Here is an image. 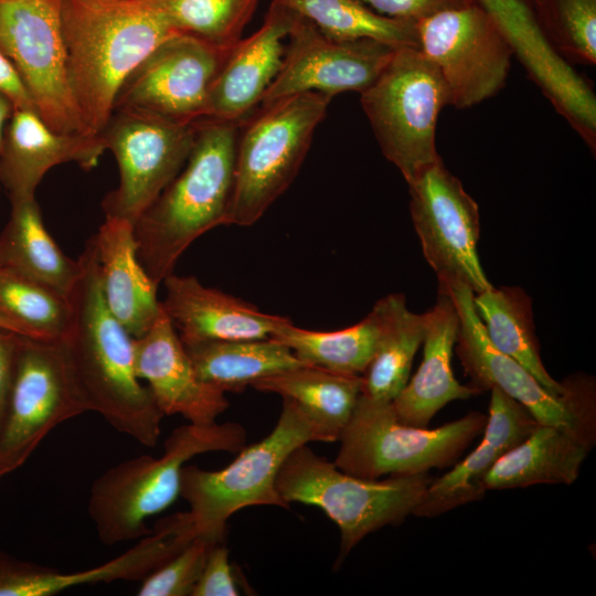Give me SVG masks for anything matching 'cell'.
<instances>
[{"label": "cell", "instance_id": "obj_1", "mask_svg": "<svg viewBox=\"0 0 596 596\" xmlns=\"http://www.w3.org/2000/svg\"><path fill=\"white\" fill-rule=\"evenodd\" d=\"M81 273L67 296L70 321L61 341L88 405L117 432L153 447L164 416L135 370L134 338L104 299L91 237L78 257Z\"/></svg>", "mask_w": 596, "mask_h": 596}, {"label": "cell", "instance_id": "obj_2", "mask_svg": "<svg viewBox=\"0 0 596 596\" xmlns=\"http://www.w3.org/2000/svg\"><path fill=\"white\" fill-rule=\"evenodd\" d=\"M68 85L87 129L99 134L127 75L178 34L147 0H62Z\"/></svg>", "mask_w": 596, "mask_h": 596}, {"label": "cell", "instance_id": "obj_3", "mask_svg": "<svg viewBox=\"0 0 596 596\" xmlns=\"http://www.w3.org/2000/svg\"><path fill=\"white\" fill-rule=\"evenodd\" d=\"M242 123L196 120L184 166L135 222L137 256L156 285L173 273L178 259L198 237L226 225Z\"/></svg>", "mask_w": 596, "mask_h": 596}, {"label": "cell", "instance_id": "obj_4", "mask_svg": "<svg viewBox=\"0 0 596 596\" xmlns=\"http://www.w3.org/2000/svg\"><path fill=\"white\" fill-rule=\"evenodd\" d=\"M245 443L238 423H190L171 432L160 457L142 455L108 468L93 481L87 504L99 541L114 545L147 535V521L180 496L187 461L209 451L236 454Z\"/></svg>", "mask_w": 596, "mask_h": 596}, {"label": "cell", "instance_id": "obj_5", "mask_svg": "<svg viewBox=\"0 0 596 596\" xmlns=\"http://www.w3.org/2000/svg\"><path fill=\"white\" fill-rule=\"evenodd\" d=\"M433 478L428 472L365 479L340 470L306 445L297 447L276 477L286 503L320 508L340 530L336 565L368 534L402 523L418 505Z\"/></svg>", "mask_w": 596, "mask_h": 596}, {"label": "cell", "instance_id": "obj_6", "mask_svg": "<svg viewBox=\"0 0 596 596\" xmlns=\"http://www.w3.org/2000/svg\"><path fill=\"white\" fill-rule=\"evenodd\" d=\"M332 97L296 94L262 106L237 138L226 225L249 226L287 190Z\"/></svg>", "mask_w": 596, "mask_h": 596}, {"label": "cell", "instance_id": "obj_7", "mask_svg": "<svg viewBox=\"0 0 596 596\" xmlns=\"http://www.w3.org/2000/svg\"><path fill=\"white\" fill-rule=\"evenodd\" d=\"M323 441V437L304 411L290 398L274 429L262 440L238 451L225 468L216 471L184 466L180 496L196 535L224 540L227 520L251 505L289 508L276 489V477L287 457L299 446Z\"/></svg>", "mask_w": 596, "mask_h": 596}, {"label": "cell", "instance_id": "obj_8", "mask_svg": "<svg viewBox=\"0 0 596 596\" xmlns=\"http://www.w3.org/2000/svg\"><path fill=\"white\" fill-rule=\"evenodd\" d=\"M487 415L469 412L434 429L401 423L392 402L360 394L352 417L342 430L333 464L365 479L428 472L456 462L483 432Z\"/></svg>", "mask_w": 596, "mask_h": 596}, {"label": "cell", "instance_id": "obj_9", "mask_svg": "<svg viewBox=\"0 0 596 596\" xmlns=\"http://www.w3.org/2000/svg\"><path fill=\"white\" fill-rule=\"evenodd\" d=\"M361 105L384 157L408 183L441 158L436 150L438 115L450 105L437 67L417 47H398Z\"/></svg>", "mask_w": 596, "mask_h": 596}, {"label": "cell", "instance_id": "obj_10", "mask_svg": "<svg viewBox=\"0 0 596 596\" xmlns=\"http://www.w3.org/2000/svg\"><path fill=\"white\" fill-rule=\"evenodd\" d=\"M438 291L447 294L457 310L456 353L471 387L478 393L497 387L523 405L538 423L568 429L595 445L596 387L592 376H568L566 392L550 391L521 363L490 343L473 307L475 294L467 285L443 283Z\"/></svg>", "mask_w": 596, "mask_h": 596}, {"label": "cell", "instance_id": "obj_11", "mask_svg": "<svg viewBox=\"0 0 596 596\" xmlns=\"http://www.w3.org/2000/svg\"><path fill=\"white\" fill-rule=\"evenodd\" d=\"M86 412L61 339L20 334L0 427V479L23 466L56 426Z\"/></svg>", "mask_w": 596, "mask_h": 596}, {"label": "cell", "instance_id": "obj_12", "mask_svg": "<svg viewBox=\"0 0 596 596\" xmlns=\"http://www.w3.org/2000/svg\"><path fill=\"white\" fill-rule=\"evenodd\" d=\"M196 121L180 123L151 113L117 108L99 132L116 159L119 182L102 201L105 216L132 224L184 166Z\"/></svg>", "mask_w": 596, "mask_h": 596}, {"label": "cell", "instance_id": "obj_13", "mask_svg": "<svg viewBox=\"0 0 596 596\" xmlns=\"http://www.w3.org/2000/svg\"><path fill=\"white\" fill-rule=\"evenodd\" d=\"M62 0H0V49L18 70L39 116L61 134H93L66 72Z\"/></svg>", "mask_w": 596, "mask_h": 596}, {"label": "cell", "instance_id": "obj_14", "mask_svg": "<svg viewBox=\"0 0 596 596\" xmlns=\"http://www.w3.org/2000/svg\"><path fill=\"white\" fill-rule=\"evenodd\" d=\"M416 30L418 49L439 71L451 106L471 107L504 86L513 53L477 2L425 18Z\"/></svg>", "mask_w": 596, "mask_h": 596}, {"label": "cell", "instance_id": "obj_15", "mask_svg": "<svg viewBox=\"0 0 596 596\" xmlns=\"http://www.w3.org/2000/svg\"><path fill=\"white\" fill-rule=\"evenodd\" d=\"M409 211L438 284L459 281L473 294L493 286L478 256L479 207L440 159L408 183Z\"/></svg>", "mask_w": 596, "mask_h": 596}, {"label": "cell", "instance_id": "obj_16", "mask_svg": "<svg viewBox=\"0 0 596 596\" xmlns=\"http://www.w3.org/2000/svg\"><path fill=\"white\" fill-rule=\"evenodd\" d=\"M227 53L196 38L174 34L127 75L113 110L136 109L180 123L200 120Z\"/></svg>", "mask_w": 596, "mask_h": 596}, {"label": "cell", "instance_id": "obj_17", "mask_svg": "<svg viewBox=\"0 0 596 596\" xmlns=\"http://www.w3.org/2000/svg\"><path fill=\"white\" fill-rule=\"evenodd\" d=\"M288 39L283 64L262 106L307 92L330 97L348 91L361 94L375 82L396 50L372 39H331L301 17Z\"/></svg>", "mask_w": 596, "mask_h": 596}, {"label": "cell", "instance_id": "obj_18", "mask_svg": "<svg viewBox=\"0 0 596 596\" xmlns=\"http://www.w3.org/2000/svg\"><path fill=\"white\" fill-rule=\"evenodd\" d=\"M195 538L188 512L159 520L151 531L117 557L99 566L62 573L0 554V596H51L82 585L142 581Z\"/></svg>", "mask_w": 596, "mask_h": 596}, {"label": "cell", "instance_id": "obj_19", "mask_svg": "<svg viewBox=\"0 0 596 596\" xmlns=\"http://www.w3.org/2000/svg\"><path fill=\"white\" fill-rule=\"evenodd\" d=\"M492 17L530 77L555 109L596 148V98L592 87L552 46L528 0H473Z\"/></svg>", "mask_w": 596, "mask_h": 596}, {"label": "cell", "instance_id": "obj_20", "mask_svg": "<svg viewBox=\"0 0 596 596\" xmlns=\"http://www.w3.org/2000/svg\"><path fill=\"white\" fill-rule=\"evenodd\" d=\"M134 348L136 373L163 415L211 425L227 409L225 393L200 379L162 307L150 329L134 338Z\"/></svg>", "mask_w": 596, "mask_h": 596}, {"label": "cell", "instance_id": "obj_21", "mask_svg": "<svg viewBox=\"0 0 596 596\" xmlns=\"http://www.w3.org/2000/svg\"><path fill=\"white\" fill-rule=\"evenodd\" d=\"M299 15L273 0L260 28L227 53L210 88L204 118L243 121L278 74Z\"/></svg>", "mask_w": 596, "mask_h": 596}, {"label": "cell", "instance_id": "obj_22", "mask_svg": "<svg viewBox=\"0 0 596 596\" xmlns=\"http://www.w3.org/2000/svg\"><path fill=\"white\" fill-rule=\"evenodd\" d=\"M106 146L100 134H61L33 109H14L0 148V184L10 200L35 196L45 173L62 163L94 168Z\"/></svg>", "mask_w": 596, "mask_h": 596}, {"label": "cell", "instance_id": "obj_23", "mask_svg": "<svg viewBox=\"0 0 596 596\" xmlns=\"http://www.w3.org/2000/svg\"><path fill=\"white\" fill-rule=\"evenodd\" d=\"M489 414L479 446L441 477L430 481L413 515L437 517L485 497L491 467L540 424L515 400L492 387Z\"/></svg>", "mask_w": 596, "mask_h": 596}, {"label": "cell", "instance_id": "obj_24", "mask_svg": "<svg viewBox=\"0 0 596 596\" xmlns=\"http://www.w3.org/2000/svg\"><path fill=\"white\" fill-rule=\"evenodd\" d=\"M161 307L182 343L210 340L269 339L288 318L205 287L193 276L170 274Z\"/></svg>", "mask_w": 596, "mask_h": 596}, {"label": "cell", "instance_id": "obj_25", "mask_svg": "<svg viewBox=\"0 0 596 596\" xmlns=\"http://www.w3.org/2000/svg\"><path fill=\"white\" fill-rule=\"evenodd\" d=\"M425 316L423 360L404 389L392 401L396 418L406 425L427 427L448 403L479 394L460 384L454 375L451 356L459 318L451 298L438 291V298Z\"/></svg>", "mask_w": 596, "mask_h": 596}, {"label": "cell", "instance_id": "obj_26", "mask_svg": "<svg viewBox=\"0 0 596 596\" xmlns=\"http://www.w3.org/2000/svg\"><path fill=\"white\" fill-rule=\"evenodd\" d=\"M107 307L132 338L145 334L161 311L156 285L137 256L134 224L105 216L92 236Z\"/></svg>", "mask_w": 596, "mask_h": 596}, {"label": "cell", "instance_id": "obj_27", "mask_svg": "<svg viewBox=\"0 0 596 596\" xmlns=\"http://www.w3.org/2000/svg\"><path fill=\"white\" fill-rule=\"evenodd\" d=\"M592 448L568 429L539 424L491 467L483 486L486 490H505L544 483L572 485Z\"/></svg>", "mask_w": 596, "mask_h": 596}, {"label": "cell", "instance_id": "obj_28", "mask_svg": "<svg viewBox=\"0 0 596 596\" xmlns=\"http://www.w3.org/2000/svg\"><path fill=\"white\" fill-rule=\"evenodd\" d=\"M10 203V217L0 233V266L67 298L81 273L79 258H70L54 242L35 196Z\"/></svg>", "mask_w": 596, "mask_h": 596}, {"label": "cell", "instance_id": "obj_29", "mask_svg": "<svg viewBox=\"0 0 596 596\" xmlns=\"http://www.w3.org/2000/svg\"><path fill=\"white\" fill-rule=\"evenodd\" d=\"M252 386L294 401L309 417L324 443L339 440L361 394V375L302 365L256 381Z\"/></svg>", "mask_w": 596, "mask_h": 596}, {"label": "cell", "instance_id": "obj_30", "mask_svg": "<svg viewBox=\"0 0 596 596\" xmlns=\"http://www.w3.org/2000/svg\"><path fill=\"white\" fill-rule=\"evenodd\" d=\"M201 380L222 392H241L264 377L302 363L275 339L210 340L183 343Z\"/></svg>", "mask_w": 596, "mask_h": 596}, {"label": "cell", "instance_id": "obj_31", "mask_svg": "<svg viewBox=\"0 0 596 596\" xmlns=\"http://www.w3.org/2000/svg\"><path fill=\"white\" fill-rule=\"evenodd\" d=\"M389 311V296L381 298L360 322L336 331L298 328L288 319L275 339L305 364L331 372L362 375L371 362Z\"/></svg>", "mask_w": 596, "mask_h": 596}, {"label": "cell", "instance_id": "obj_32", "mask_svg": "<svg viewBox=\"0 0 596 596\" xmlns=\"http://www.w3.org/2000/svg\"><path fill=\"white\" fill-rule=\"evenodd\" d=\"M472 300L483 331L497 350L521 363L550 391H567L570 377L554 380L542 362L532 299L522 288L492 287L475 294Z\"/></svg>", "mask_w": 596, "mask_h": 596}, {"label": "cell", "instance_id": "obj_33", "mask_svg": "<svg viewBox=\"0 0 596 596\" xmlns=\"http://www.w3.org/2000/svg\"><path fill=\"white\" fill-rule=\"evenodd\" d=\"M387 296V316L375 353L361 375V394L392 402L409 380L414 356L425 334V316L412 312L404 295Z\"/></svg>", "mask_w": 596, "mask_h": 596}, {"label": "cell", "instance_id": "obj_34", "mask_svg": "<svg viewBox=\"0 0 596 596\" xmlns=\"http://www.w3.org/2000/svg\"><path fill=\"white\" fill-rule=\"evenodd\" d=\"M278 1L334 40L372 39L395 49L419 47L416 22L381 15L360 0Z\"/></svg>", "mask_w": 596, "mask_h": 596}, {"label": "cell", "instance_id": "obj_35", "mask_svg": "<svg viewBox=\"0 0 596 596\" xmlns=\"http://www.w3.org/2000/svg\"><path fill=\"white\" fill-rule=\"evenodd\" d=\"M179 34L230 51L241 39L259 0H147Z\"/></svg>", "mask_w": 596, "mask_h": 596}, {"label": "cell", "instance_id": "obj_36", "mask_svg": "<svg viewBox=\"0 0 596 596\" xmlns=\"http://www.w3.org/2000/svg\"><path fill=\"white\" fill-rule=\"evenodd\" d=\"M70 315L66 297L0 266V316L19 326L25 336L60 339Z\"/></svg>", "mask_w": 596, "mask_h": 596}, {"label": "cell", "instance_id": "obj_37", "mask_svg": "<svg viewBox=\"0 0 596 596\" xmlns=\"http://www.w3.org/2000/svg\"><path fill=\"white\" fill-rule=\"evenodd\" d=\"M532 8L549 42L564 60L596 63V0H538Z\"/></svg>", "mask_w": 596, "mask_h": 596}, {"label": "cell", "instance_id": "obj_38", "mask_svg": "<svg viewBox=\"0 0 596 596\" xmlns=\"http://www.w3.org/2000/svg\"><path fill=\"white\" fill-rule=\"evenodd\" d=\"M222 540L195 536L172 558L141 581L139 596H187L201 575L212 545Z\"/></svg>", "mask_w": 596, "mask_h": 596}, {"label": "cell", "instance_id": "obj_39", "mask_svg": "<svg viewBox=\"0 0 596 596\" xmlns=\"http://www.w3.org/2000/svg\"><path fill=\"white\" fill-rule=\"evenodd\" d=\"M235 595H238V589L228 561V550L224 540L217 541L209 551L191 596Z\"/></svg>", "mask_w": 596, "mask_h": 596}, {"label": "cell", "instance_id": "obj_40", "mask_svg": "<svg viewBox=\"0 0 596 596\" xmlns=\"http://www.w3.org/2000/svg\"><path fill=\"white\" fill-rule=\"evenodd\" d=\"M381 15L418 22L438 12L460 8L473 0H360Z\"/></svg>", "mask_w": 596, "mask_h": 596}, {"label": "cell", "instance_id": "obj_41", "mask_svg": "<svg viewBox=\"0 0 596 596\" xmlns=\"http://www.w3.org/2000/svg\"><path fill=\"white\" fill-rule=\"evenodd\" d=\"M20 334L0 328V427L6 412Z\"/></svg>", "mask_w": 596, "mask_h": 596}, {"label": "cell", "instance_id": "obj_42", "mask_svg": "<svg viewBox=\"0 0 596 596\" xmlns=\"http://www.w3.org/2000/svg\"><path fill=\"white\" fill-rule=\"evenodd\" d=\"M0 93L7 96L14 109H33L35 107L31 96L9 57L0 49ZM36 111V110H35Z\"/></svg>", "mask_w": 596, "mask_h": 596}, {"label": "cell", "instance_id": "obj_43", "mask_svg": "<svg viewBox=\"0 0 596 596\" xmlns=\"http://www.w3.org/2000/svg\"><path fill=\"white\" fill-rule=\"evenodd\" d=\"M14 110L11 100L0 93V148L2 143L4 128Z\"/></svg>", "mask_w": 596, "mask_h": 596}, {"label": "cell", "instance_id": "obj_44", "mask_svg": "<svg viewBox=\"0 0 596 596\" xmlns=\"http://www.w3.org/2000/svg\"><path fill=\"white\" fill-rule=\"evenodd\" d=\"M0 328L6 329V330H10V331L15 332L18 334L25 336L23 330L19 326H17L15 323L7 320L6 318H3L1 316H0Z\"/></svg>", "mask_w": 596, "mask_h": 596}, {"label": "cell", "instance_id": "obj_45", "mask_svg": "<svg viewBox=\"0 0 596 596\" xmlns=\"http://www.w3.org/2000/svg\"><path fill=\"white\" fill-rule=\"evenodd\" d=\"M530 2V4L533 7L538 0H528Z\"/></svg>", "mask_w": 596, "mask_h": 596}, {"label": "cell", "instance_id": "obj_46", "mask_svg": "<svg viewBox=\"0 0 596 596\" xmlns=\"http://www.w3.org/2000/svg\"><path fill=\"white\" fill-rule=\"evenodd\" d=\"M0 187H1V184H0Z\"/></svg>", "mask_w": 596, "mask_h": 596}]
</instances>
